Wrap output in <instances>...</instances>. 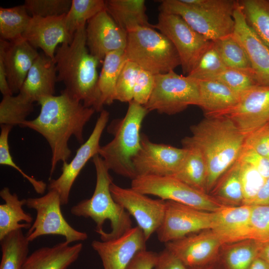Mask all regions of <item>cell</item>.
Returning <instances> with one entry per match:
<instances>
[{
	"mask_svg": "<svg viewBox=\"0 0 269 269\" xmlns=\"http://www.w3.org/2000/svg\"><path fill=\"white\" fill-rule=\"evenodd\" d=\"M39 115L26 120L19 127L31 129L47 140L52 153L50 177L57 163L67 161L71 151L68 142L72 136L80 143H84L83 131L96 111L84 106L64 90L59 95L45 97L39 100Z\"/></svg>",
	"mask_w": 269,
	"mask_h": 269,
	"instance_id": "1",
	"label": "cell"
},
{
	"mask_svg": "<svg viewBox=\"0 0 269 269\" xmlns=\"http://www.w3.org/2000/svg\"><path fill=\"white\" fill-rule=\"evenodd\" d=\"M191 135L182 140L183 147H191L202 155L207 169L209 194L220 177L237 161L246 135L226 116L205 117L190 128Z\"/></svg>",
	"mask_w": 269,
	"mask_h": 269,
	"instance_id": "2",
	"label": "cell"
},
{
	"mask_svg": "<svg viewBox=\"0 0 269 269\" xmlns=\"http://www.w3.org/2000/svg\"><path fill=\"white\" fill-rule=\"evenodd\" d=\"M86 26L84 24L78 28L70 43L57 47L54 56L57 82L64 84V90L72 98L101 112L103 106L98 87L97 71L101 61L88 49Z\"/></svg>",
	"mask_w": 269,
	"mask_h": 269,
	"instance_id": "3",
	"label": "cell"
},
{
	"mask_svg": "<svg viewBox=\"0 0 269 269\" xmlns=\"http://www.w3.org/2000/svg\"><path fill=\"white\" fill-rule=\"evenodd\" d=\"M93 162L96 172L94 193L89 199L73 206L70 211L73 215L93 220L101 241L116 239L133 227L131 215L113 198L110 191L113 179L102 157L97 154Z\"/></svg>",
	"mask_w": 269,
	"mask_h": 269,
	"instance_id": "4",
	"label": "cell"
},
{
	"mask_svg": "<svg viewBox=\"0 0 269 269\" xmlns=\"http://www.w3.org/2000/svg\"><path fill=\"white\" fill-rule=\"evenodd\" d=\"M148 113L144 106L132 100L125 117L109 126L108 131L114 137L101 146L98 154L109 170L132 180L137 176L133 160L141 148L140 131Z\"/></svg>",
	"mask_w": 269,
	"mask_h": 269,
	"instance_id": "5",
	"label": "cell"
},
{
	"mask_svg": "<svg viewBox=\"0 0 269 269\" xmlns=\"http://www.w3.org/2000/svg\"><path fill=\"white\" fill-rule=\"evenodd\" d=\"M160 12L182 18L195 31L210 41H216L233 33V12L237 0H163Z\"/></svg>",
	"mask_w": 269,
	"mask_h": 269,
	"instance_id": "6",
	"label": "cell"
},
{
	"mask_svg": "<svg viewBox=\"0 0 269 269\" xmlns=\"http://www.w3.org/2000/svg\"><path fill=\"white\" fill-rule=\"evenodd\" d=\"M125 52L128 60L154 75L173 71L181 65L171 41L152 26H138L128 32Z\"/></svg>",
	"mask_w": 269,
	"mask_h": 269,
	"instance_id": "7",
	"label": "cell"
},
{
	"mask_svg": "<svg viewBox=\"0 0 269 269\" xmlns=\"http://www.w3.org/2000/svg\"><path fill=\"white\" fill-rule=\"evenodd\" d=\"M198 81L187 76L177 74L174 70L154 75L153 89L147 103L144 106L149 112L175 115L189 106H198Z\"/></svg>",
	"mask_w": 269,
	"mask_h": 269,
	"instance_id": "8",
	"label": "cell"
},
{
	"mask_svg": "<svg viewBox=\"0 0 269 269\" xmlns=\"http://www.w3.org/2000/svg\"><path fill=\"white\" fill-rule=\"evenodd\" d=\"M131 188L145 195L172 201L197 209L216 212L225 206L210 194L199 191L172 176H137Z\"/></svg>",
	"mask_w": 269,
	"mask_h": 269,
	"instance_id": "9",
	"label": "cell"
},
{
	"mask_svg": "<svg viewBox=\"0 0 269 269\" xmlns=\"http://www.w3.org/2000/svg\"><path fill=\"white\" fill-rule=\"evenodd\" d=\"M25 205L36 212L34 222L26 235L29 242L49 235L62 236L69 244L88 238L86 233L75 229L66 221L61 210L60 196L56 191L49 190L41 197L28 198Z\"/></svg>",
	"mask_w": 269,
	"mask_h": 269,
	"instance_id": "10",
	"label": "cell"
},
{
	"mask_svg": "<svg viewBox=\"0 0 269 269\" xmlns=\"http://www.w3.org/2000/svg\"><path fill=\"white\" fill-rule=\"evenodd\" d=\"M152 27L158 29L174 45L180 59L183 73L186 76L195 67L211 42L175 14L160 12L157 22L152 25Z\"/></svg>",
	"mask_w": 269,
	"mask_h": 269,
	"instance_id": "11",
	"label": "cell"
},
{
	"mask_svg": "<svg viewBox=\"0 0 269 269\" xmlns=\"http://www.w3.org/2000/svg\"><path fill=\"white\" fill-rule=\"evenodd\" d=\"M214 217L215 212L167 200L164 220L156 232L157 239L165 244L195 233L211 230Z\"/></svg>",
	"mask_w": 269,
	"mask_h": 269,
	"instance_id": "12",
	"label": "cell"
},
{
	"mask_svg": "<svg viewBox=\"0 0 269 269\" xmlns=\"http://www.w3.org/2000/svg\"><path fill=\"white\" fill-rule=\"evenodd\" d=\"M110 191L115 201L135 219L147 241L163 223L166 201L151 199L131 187L125 188L113 182Z\"/></svg>",
	"mask_w": 269,
	"mask_h": 269,
	"instance_id": "13",
	"label": "cell"
},
{
	"mask_svg": "<svg viewBox=\"0 0 269 269\" xmlns=\"http://www.w3.org/2000/svg\"><path fill=\"white\" fill-rule=\"evenodd\" d=\"M224 245L212 230L195 233L165 243V248L177 257L188 269H198L219 262Z\"/></svg>",
	"mask_w": 269,
	"mask_h": 269,
	"instance_id": "14",
	"label": "cell"
},
{
	"mask_svg": "<svg viewBox=\"0 0 269 269\" xmlns=\"http://www.w3.org/2000/svg\"><path fill=\"white\" fill-rule=\"evenodd\" d=\"M187 153L183 147L156 143L141 134V148L133 160L137 176H173L179 170Z\"/></svg>",
	"mask_w": 269,
	"mask_h": 269,
	"instance_id": "15",
	"label": "cell"
},
{
	"mask_svg": "<svg viewBox=\"0 0 269 269\" xmlns=\"http://www.w3.org/2000/svg\"><path fill=\"white\" fill-rule=\"evenodd\" d=\"M109 113L103 110L98 118L94 128L87 140L77 150L72 160L63 162L62 173L58 178L50 179L48 189L56 191L59 195L61 204L68 203L71 188L76 178L88 160L99 154L100 140L109 121Z\"/></svg>",
	"mask_w": 269,
	"mask_h": 269,
	"instance_id": "16",
	"label": "cell"
},
{
	"mask_svg": "<svg viewBox=\"0 0 269 269\" xmlns=\"http://www.w3.org/2000/svg\"><path fill=\"white\" fill-rule=\"evenodd\" d=\"M225 116L246 136L269 122V86L257 85L241 93Z\"/></svg>",
	"mask_w": 269,
	"mask_h": 269,
	"instance_id": "17",
	"label": "cell"
},
{
	"mask_svg": "<svg viewBox=\"0 0 269 269\" xmlns=\"http://www.w3.org/2000/svg\"><path fill=\"white\" fill-rule=\"evenodd\" d=\"M86 43L90 53L101 61L112 52L125 51L127 33L105 9L87 22Z\"/></svg>",
	"mask_w": 269,
	"mask_h": 269,
	"instance_id": "18",
	"label": "cell"
},
{
	"mask_svg": "<svg viewBox=\"0 0 269 269\" xmlns=\"http://www.w3.org/2000/svg\"><path fill=\"white\" fill-rule=\"evenodd\" d=\"M146 241L142 231L136 226L116 239L93 241L91 246L99 255L104 269H126L137 253L146 249Z\"/></svg>",
	"mask_w": 269,
	"mask_h": 269,
	"instance_id": "19",
	"label": "cell"
},
{
	"mask_svg": "<svg viewBox=\"0 0 269 269\" xmlns=\"http://www.w3.org/2000/svg\"><path fill=\"white\" fill-rule=\"evenodd\" d=\"M233 35L245 48L258 83L269 86V47L247 24L239 1L233 12Z\"/></svg>",
	"mask_w": 269,
	"mask_h": 269,
	"instance_id": "20",
	"label": "cell"
},
{
	"mask_svg": "<svg viewBox=\"0 0 269 269\" xmlns=\"http://www.w3.org/2000/svg\"><path fill=\"white\" fill-rule=\"evenodd\" d=\"M66 14L47 17L31 16L22 37L32 46L40 48L43 53L54 60L57 46L70 43L73 39V36L66 25Z\"/></svg>",
	"mask_w": 269,
	"mask_h": 269,
	"instance_id": "21",
	"label": "cell"
},
{
	"mask_svg": "<svg viewBox=\"0 0 269 269\" xmlns=\"http://www.w3.org/2000/svg\"><path fill=\"white\" fill-rule=\"evenodd\" d=\"M39 54L36 49L22 36L11 41L0 39V55L3 58L7 81L13 95L19 93Z\"/></svg>",
	"mask_w": 269,
	"mask_h": 269,
	"instance_id": "22",
	"label": "cell"
},
{
	"mask_svg": "<svg viewBox=\"0 0 269 269\" xmlns=\"http://www.w3.org/2000/svg\"><path fill=\"white\" fill-rule=\"evenodd\" d=\"M57 82L54 60L44 53H39L17 95L29 103H38L43 97L54 95Z\"/></svg>",
	"mask_w": 269,
	"mask_h": 269,
	"instance_id": "23",
	"label": "cell"
},
{
	"mask_svg": "<svg viewBox=\"0 0 269 269\" xmlns=\"http://www.w3.org/2000/svg\"><path fill=\"white\" fill-rule=\"evenodd\" d=\"M252 205L224 206L215 212L211 229L224 244L251 239L250 218Z\"/></svg>",
	"mask_w": 269,
	"mask_h": 269,
	"instance_id": "24",
	"label": "cell"
},
{
	"mask_svg": "<svg viewBox=\"0 0 269 269\" xmlns=\"http://www.w3.org/2000/svg\"><path fill=\"white\" fill-rule=\"evenodd\" d=\"M199 88L198 106L205 117L225 116L239 101V94L216 80H197Z\"/></svg>",
	"mask_w": 269,
	"mask_h": 269,
	"instance_id": "25",
	"label": "cell"
},
{
	"mask_svg": "<svg viewBox=\"0 0 269 269\" xmlns=\"http://www.w3.org/2000/svg\"><path fill=\"white\" fill-rule=\"evenodd\" d=\"M82 249L81 243L71 246L65 241L40 248L28 256L22 269H67L78 259Z\"/></svg>",
	"mask_w": 269,
	"mask_h": 269,
	"instance_id": "26",
	"label": "cell"
},
{
	"mask_svg": "<svg viewBox=\"0 0 269 269\" xmlns=\"http://www.w3.org/2000/svg\"><path fill=\"white\" fill-rule=\"evenodd\" d=\"M4 203L0 205V240L9 233L19 229H29L33 221L31 215L24 212L22 206L26 199L19 200L15 193L5 187L0 191Z\"/></svg>",
	"mask_w": 269,
	"mask_h": 269,
	"instance_id": "27",
	"label": "cell"
},
{
	"mask_svg": "<svg viewBox=\"0 0 269 269\" xmlns=\"http://www.w3.org/2000/svg\"><path fill=\"white\" fill-rule=\"evenodd\" d=\"M144 0H105V9L127 33L138 26H152Z\"/></svg>",
	"mask_w": 269,
	"mask_h": 269,
	"instance_id": "28",
	"label": "cell"
},
{
	"mask_svg": "<svg viewBox=\"0 0 269 269\" xmlns=\"http://www.w3.org/2000/svg\"><path fill=\"white\" fill-rule=\"evenodd\" d=\"M127 60L125 51H117L107 54L103 60V66L98 82L103 106L111 105L115 101L117 82Z\"/></svg>",
	"mask_w": 269,
	"mask_h": 269,
	"instance_id": "29",
	"label": "cell"
},
{
	"mask_svg": "<svg viewBox=\"0 0 269 269\" xmlns=\"http://www.w3.org/2000/svg\"><path fill=\"white\" fill-rule=\"evenodd\" d=\"M240 173V163L237 160L220 177L209 194L226 206L243 205L244 196Z\"/></svg>",
	"mask_w": 269,
	"mask_h": 269,
	"instance_id": "30",
	"label": "cell"
},
{
	"mask_svg": "<svg viewBox=\"0 0 269 269\" xmlns=\"http://www.w3.org/2000/svg\"><path fill=\"white\" fill-rule=\"evenodd\" d=\"M0 241V269H22L28 256L30 242L22 229L9 233Z\"/></svg>",
	"mask_w": 269,
	"mask_h": 269,
	"instance_id": "31",
	"label": "cell"
},
{
	"mask_svg": "<svg viewBox=\"0 0 269 269\" xmlns=\"http://www.w3.org/2000/svg\"><path fill=\"white\" fill-rule=\"evenodd\" d=\"M187 150L186 157L177 172L172 176L191 187L207 193V169L201 153L191 147Z\"/></svg>",
	"mask_w": 269,
	"mask_h": 269,
	"instance_id": "32",
	"label": "cell"
},
{
	"mask_svg": "<svg viewBox=\"0 0 269 269\" xmlns=\"http://www.w3.org/2000/svg\"><path fill=\"white\" fill-rule=\"evenodd\" d=\"M261 244L252 239L231 244L219 262L224 269H249L258 257Z\"/></svg>",
	"mask_w": 269,
	"mask_h": 269,
	"instance_id": "33",
	"label": "cell"
},
{
	"mask_svg": "<svg viewBox=\"0 0 269 269\" xmlns=\"http://www.w3.org/2000/svg\"><path fill=\"white\" fill-rule=\"evenodd\" d=\"M245 19L260 39L269 47V0H238Z\"/></svg>",
	"mask_w": 269,
	"mask_h": 269,
	"instance_id": "34",
	"label": "cell"
},
{
	"mask_svg": "<svg viewBox=\"0 0 269 269\" xmlns=\"http://www.w3.org/2000/svg\"><path fill=\"white\" fill-rule=\"evenodd\" d=\"M24 5L0 7V39L11 41L22 36L27 29L31 16Z\"/></svg>",
	"mask_w": 269,
	"mask_h": 269,
	"instance_id": "35",
	"label": "cell"
},
{
	"mask_svg": "<svg viewBox=\"0 0 269 269\" xmlns=\"http://www.w3.org/2000/svg\"><path fill=\"white\" fill-rule=\"evenodd\" d=\"M214 41L226 68L253 72L245 48L233 33Z\"/></svg>",
	"mask_w": 269,
	"mask_h": 269,
	"instance_id": "36",
	"label": "cell"
},
{
	"mask_svg": "<svg viewBox=\"0 0 269 269\" xmlns=\"http://www.w3.org/2000/svg\"><path fill=\"white\" fill-rule=\"evenodd\" d=\"M105 9V0H72L71 5L65 15V23L70 34L74 33L82 25L99 12Z\"/></svg>",
	"mask_w": 269,
	"mask_h": 269,
	"instance_id": "37",
	"label": "cell"
},
{
	"mask_svg": "<svg viewBox=\"0 0 269 269\" xmlns=\"http://www.w3.org/2000/svg\"><path fill=\"white\" fill-rule=\"evenodd\" d=\"M225 68L215 41H211L195 67L187 76L197 80H210Z\"/></svg>",
	"mask_w": 269,
	"mask_h": 269,
	"instance_id": "38",
	"label": "cell"
},
{
	"mask_svg": "<svg viewBox=\"0 0 269 269\" xmlns=\"http://www.w3.org/2000/svg\"><path fill=\"white\" fill-rule=\"evenodd\" d=\"M33 110V104L26 102L18 95L3 96L0 103V124L19 126Z\"/></svg>",
	"mask_w": 269,
	"mask_h": 269,
	"instance_id": "39",
	"label": "cell"
},
{
	"mask_svg": "<svg viewBox=\"0 0 269 269\" xmlns=\"http://www.w3.org/2000/svg\"><path fill=\"white\" fill-rule=\"evenodd\" d=\"M238 160L240 166V179L244 196L243 205H250L264 185L266 179L254 167Z\"/></svg>",
	"mask_w": 269,
	"mask_h": 269,
	"instance_id": "40",
	"label": "cell"
},
{
	"mask_svg": "<svg viewBox=\"0 0 269 269\" xmlns=\"http://www.w3.org/2000/svg\"><path fill=\"white\" fill-rule=\"evenodd\" d=\"M213 80L222 83L239 94L259 85L252 71L228 68H226Z\"/></svg>",
	"mask_w": 269,
	"mask_h": 269,
	"instance_id": "41",
	"label": "cell"
},
{
	"mask_svg": "<svg viewBox=\"0 0 269 269\" xmlns=\"http://www.w3.org/2000/svg\"><path fill=\"white\" fill-rule=\"evenodd\" d=\"M72 0H26L23 5L31 16H58L69 11Z\"/></svg>",
	"mask_w": 269,
	"mask_h": 269,
	"instance_id": "42",
	"label": "cell"
},
{
	"mask_svg": "<svg viewBox=\"0 0 269 269\" xmlns=\"http://www.w3.org/2000/svg\"><path fill=\"white\" fill-rule=\"evenodd\" d=\"M139 69L135 63L127 60L117 82L115 101L129 103L133 100L134 88Z\"/></svg>",
	"mask_w": 269,
	"mask_h": 269,
	"instance_id": "43",
	"label": "cell"
},
{
	"mask_svg": "<svg viewBox=\"0 0 269 269\" xmlns=\"http://www.w3.org/2000/svg\"><path fill=\"white\" fill-rule=\"evenodd\" d=\"M12 127L8 125H0V164L10 166L18 171L33 186L34 190L39 194H43L46 188V184L43 181L36 179L28 175L13 160L10 154L8 144V135Z\"/></svg>",
	"mask_w": 269,
	"mask_h": 269,
	"instance_id": "44",
	"label": "cell"
},
{
	"mask_svg": "<svg viewBox=\"0 0 269 269\" xmlns=\"http://www.w3.org/2000/svg\"><path fill=\"white\" fill-rule=\"evenodd\" d=\"M250 227L251 239L269 243V205H252Z\"/></svg>",
	"mask_w": 269,
	"mask_h": 269,
	"instance_id": "45",
	"label": "cell"
},
{
	"mask_svg": "<svg viewBox=\"0 0 269 269\" xmlns=\"http://www.w3.org/2000/svg\"><path fill=\"white\" fill-rule=\"evenodd\" d=\"M154 84V75L139 69L133 92V100L144 106L148 101Z\"/></svg>",
	"mask_w": 269,
	"mask_h": 269,
	"instance_id": "46",
	"label": "cell"
},
{
	"mask_svg": "<svg viewBox=\"0 0 269 269\" xmlns=\"http://www.w3.org/2000/svg\"><path fill=\"white\" fill-rule=\"evenodd\" d=\"M244 147L251 148L269 159V122L247 134Z\"/></svg>",
	"mask_w": 269,
	"mask_h": 269,
	"instance_id": "47",
	"label": "cell"
},
{
	"mask_svg": "<svg viewBox=\"0 0 269 269\" xmlns=\"http://www.w3.org/2000/svg\"><path fill=\"white\" fill-rule=\"evenodd\" d=\"M238 159L254 167L266 179L269 177V159L256 151L244 147Z\"/></svg>",
	"mask_w": 269,
	"mask_h": 269,
	"instance_id": "48",
	"label": "cell"
},
{
	"mask_svg": "<svg viewBox=\"0 0 269 269\" xmlns=\"http://www.w3.org/2000/svg\"><path fill=\"white\" fill-rule=\"evenodd\" d=\"M157 255L146 249L141 250L136 254L126 269H153Z\"/></svg>",
	"mask_w": 269,
	"mask_h": 269,
	"instance_id": "49",
	"label": "cell"
},
{
	"mask_svg": "<svg viewBox=\"0 0 269 269\" xmlns=\"http://www.w3.org/2000/svg\"><path fill=\"white\" fill-rule=\"evenodd\" d=\"M153 269H188L171 252L165 248L158 254Z\"/></svg>",
	"mask_w": 269,
	"mask_h": 269,
	"instance_id": "50",
	"label": "cell"
},
{
	"mask_svg": "<svg viewBox=\"0 0 269 269\" xmlns=\"http://www.w3.org/2000/svg\"><path fill=\"white\" fill-rule=\"evenodd\" d=\"M269 205V177L250 205Z\"/></svg>",
	"mask_w": 269,
	"mask_h": 269,
	"instance_id": "51",
	"label": "cell"
},
{
	"mask_svg": "<svg viewBox=\"0 0 269 269\" xmlns=\"http://www.w3.org/2000/svg\"><path fill=\"white\" fill-rule=\"evenodd\" d=\"M258 257L269 264V243L261 244Z\"/></svg>",
	"mask_w": 269,
	"mask_h": 269,
	"instance_id": "52",
	"label": "cell"
},
{
	"mask_svg": "<svg viewBox=\"0 0 269 269\" xmlns=\"http://www.w3.org/2000/svg\"><path fill=\"white\" fill-rule=\"evenodd\" d=\"M249 269H269V264L258 257L254 260Z\"/></svg>",
	"mask_w": 269,
	"mask_h": 269,
	"instance_id": "53",
	"label": "cell"
},
{
	"mask_svg": "<svg viewBox=\"0 0 269 269\" xmlns=\"http://www.w3.org/2000/svg\"><path fill=\"white\" fill-rule=\"evenodd\" d=\"M198 269H224L219 262L209 266Z\"/></svg>",
	"mask_w": 269,
	"mask_h": 269,
	"instance_id": "54",
	"label": "cell"
}]
</instances>
